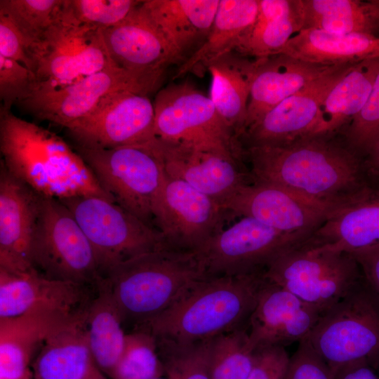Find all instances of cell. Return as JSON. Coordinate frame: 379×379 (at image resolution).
Returning <instances> with one entry per match:
<instances>
[{
  "label": "cell",
  "mask_w": 379,
  "mask_h": 379,
  "mask_svg": "<svg viewBox=\"0 0 379 379\" xmlns=\"http://www.w3.org/2000/svg\"><path fill=\"white\" fill-rule=\"evenodd\" d=\"M254 181L278 185L337 208L368 186L365 158L337 135L244 149Z\"/></svg>",
  "instance_id": "6da1fadb"
},
{
  "label": "cell",
  "mask_w": 379,
  "mask_h": 379,
  "mask_svg": "<svg viewBox=\"0 0 379 379\" xmlns=\"http://www.w3.org/2000/svg\"><path fill=\"white\" fill-rule=\"evenodd\" d=\"M0 151L9 173L41 196L58 200L98 196L114 201L60 136L1 108Z\"/></svg>",
  "instance_id": "7a4b0ae2"
},
{
  "label": "cell",
  "mask_w": 379,
  "mask_h": 379,
  "mask_svg": "<svg viewBox=\"0 0 379 379\" xmlns=\"http://www.w3.org/2000/svg\"><path fill=\"white\" fill-rule=\"evenodd\" d=\"M265 284L263 271L205 277L165 311L133 330L179 343L213 339L248 322Z\"/></svg>",
  "instance_id": "3957f363"
},
{
  "label": "cell",
  "mask_w": 379,
  "mask_h": 379,
  "mask_svg": "<svg viewBox=\"0 0 379 379\" xmlns=\"http://www.w3.org/2000/svg\"><path fill=\"white\" fill-rule=\"evenodd\" d=\"M205 277L197 252L168 247L131 258L102 275L124 326L133 329L165 311Z\"/></svg>",
  "instance_id": "277c9868"
},
{
  "label": "cell",
  "mask_w": 379,
  "mask_h": 379,
  "mask_svg": "<svg viewBox=\"0 0 379 379\" xmlns=\"http://www.w3.org/2000/svg\"><path fill=\"white\" fill-rule=\"evenodd\" d=\"M76 151L116 204L156 228L154 208L166 173L152 140L110 149L76 146Z\"/></svg>",
  "instance_id": "5b68a950"
},
{
  "label": "cell",
  "mask_w": 379,
  "mask_h": 379,
  "mask_svg": "<svg viewBox=\"0 0 379 379\" xmlns=\"http://www.w3.org/2000/svg\"><path fill=\"white\" fill-rule=\"evenodd\" d=\"M265 281L294 294L324 314L363 278L352 255L322 250L303 241L263 270Z\"/></svg>",
  "instance_id": "8992f818"
},
{
  "label": "cell",
  "mask_w": 379,
  "mask_h": 379,
  "mask_svg": "<svg viewBox=\"0 0 379 379\" xmlns=\"http://www.w3.org/2000/svg\"><path fill=\"white\" fill-rule=\"evenodd\" d=\"M361 286L322 314L306 337L337 374L379 357V307Z\"/></svg>",
  "instance_id": "52a82bcc"
},
{
  "label": "cell",
  "mask_w": 379,
  "mask_h": 379,
  "mask_svg": "<svg viewBox=\"0 0 379 379\" xmlns=\"http://www.w3.org/2000/svg\"><path fill=\"white\" fill-rule=\"evenodd\" d=\"M31 262L43 277L95 286L102 277L95 252L68 208L42 196Z\"/></svg>",
  "instance_id": "ba28073f"
},
{
  "label": "cell",
  "mask_w": 379,
  "mask_h": 379,
  "mask_svg": "<svg viewBox=\"0 0 379 379\" xmlns=\"http://www.w3.org/2000/svg\"><path fill=\"white\" fill-rule=\"evenodd\" d=\"M60 201L73 214L91 244L102 275L131 258L167 247L157 229L109 199L80 196Z\"/></svg>",
  "instance_id": "9c48e42d"
},
{
  "label": "cell",
  "mask_w": 379,
  "mask_h": 379,
  "mask_svg": "<svg viewBox=\"0 0 379 379\" xmlns=\"http://www.w3.org/2000/svg\"><path fill=\"white\" fill-rule=\"evenodd\" d=\"M31 56L35 83L51 86L67 85L117 66L107 51L102 29L74 22L62 8L32 46Z\"/></svg>",
  "instance_id": "30bf717a"
},
{
  "label": "cell",
  "mask_w": 379,
  "mask_h": 379,
  "mask_svg": "<svg viewBox=\"0 0 379 379\" xmlns=\"http://www.w3.org/2000/svg\"><path fill=\"white\" fill-rule=\"evenodd\" d=\"M154 138L170 143L227 149L244 160L239 140L218 114L210 96L188 81L161 89L153 102Z\"/></svg>",
  "instance_id": "8fae6325"
},
{
  "label": "cell",
  "mask_w": 379,
  "mask_h": 379,
  "mask_svg": "<svg viewBox=\"0 0 379 379\" xmlns=\"http://www.w3.org/2000/svg\"><path fill=\"white\" fill-rule=\"evenodd\" d=\"M162 77L114 66L67 85L35 83L29 95L18 104L39 119L66 128L89 114L107 95L119 91L147 95L159 86Z\"/></svg>",
  "instance_id": "7c38bea8"
},
{
  "label": "cell",
  "mask_w": 379,
  "mask_h": 379,
  "mask_svg": "<svg viewBox=\"0 0 379 379\" xmlns=\"http://www.w3.org/2000/svg\"><path fill=\"white\" fill-rule=\"evenodd\" d=\"M308 237L273 229L251 217L223 228L197 251L207 277L261 272Z\"/></svg>",
  "instance_id": "4fadbf2b"
},
{
  "label": "cell",
  "mask_w": 379,
  "mask_h": 379,
  "mask_svg": "<svg viewBox=\"0 0 379 379\" xmlns=\"http://www.w3.org/2000/svg\"><path fill=\"white\" fill-rule=\"evenodd\" d=\"M227 216L219 201L166 174L154 220L167 247L197 251L223 229Z\"/></svg>",
  "instance_id": "5bb4252c"
},
{
  "label": "cell",
  "mask_w": 379,
  "mask_h": 379,
  "mask_svg": "<svg viewBox=\"0 0 379 379\" xmlns=\"http://www.w3.org/2000/svg\"><path fill=\"white\" fill-rule=\"evenodd\" d=\"M154 105L147 95L132 91L112 93L86 117L67 126L76 146L110 149L144 145L154 139Z\"/></svg>",
  "instance_id": "9a60e30c"
},
{
  "label": "cell",
  "mask_w": 379,
  "mask_h": 379,
  "mask_svg": "<svg viewBox=\"0 0 379 379\" xmlns=\"http://www.w3.org/2000/svg\"><path fill=\"white\" fill-rule=\"evenodd\" d=\"M228 215L251 217L277 230L310 237L335 208L284 187L252 180L226 199Z\"/></svg>",
  "instance_id": "2e32d148"
},
{
  "label": "cell",
  "mask_w": 379,
  "mask_h": 379,
  "mask_svg": "<svg viewBox=\"0 0 379 379\" xmlns=\"http://www.w3.org/2000/svg\"><path fill=\"white\" fill-rule=\"evenodd\" d=\"M166 174L184 181L197 190L223 202L242 185L252 181L243 171V159L219 147L152 140Z\"/></svg>",
  "instance_id": "e0dca14e"
},
{
  "label": "cell",
  "mask_w": 379,
  "mask_h": 379,
  "mask_svg": "<svg viewBox=\"0 0 379 379\" xmlns=\"http://www.w3.org/2000/svg\"><path fill=\"white\" fill-rule=\"evenodd\" d=\"M353 65L335 66L266 112L240 136L242 148L279 145L310 136L322 102Z\"/></svg>",
  "instance_id": "ac0fdd59"
},
{
  "label": "cell",
  "mask_w": 379,
  "mask_h": 379,
  "mask_svg": "<svg viewBox=\"0 0 379 379\" xmlns=\"http://www.w3.org/2000/svg\"><path fill=\"white\" fill-rule=\"evenodd\" d=\"M95 291L96 286L50 279L36 270L0 268V319L35 312L76 317L85 312Z\"/></svg>",
  "instance_id": "d6986e66"
},
{
  "label": "cell",
  "mask_w": 379,
  "mask_h": 379,
  "mask_svg": "<svg viewBox=\"0 0 379 379\" xmlns=\"http://www.w3.org/2000/svg\"><path fill=\"white\" fill-rule=\"evenodd\" d=\"M41 197L0 162V268L18 272L35 270L31 246Z\"/></svg>",
  "instance_id": "ffe728a7"
},
{
  "label": "cell",
  "mask_w": 379,
  "mask_h": 379,
  "mask_svg": "<svg viewBox=\"0 0 379 379\" xmlns=\"http://www.w3.org/2000/svg\"><path fill=\"white\" fill-rule=\"evenodd\" d=\"M305 243L354 258L379 248V188L369 185L335 208Z\"/></svg>",
  "instance_id": "44dd1931"
},
{
  "label": "cell",
  "mask_w": 379,
  "mask_h": 379,
  "mask_svg": "<svg viewBox=\"0 0 379 379\" xmlns=\"http://www.w3.org/2000/svg\"><path fill=\"white\" fill-rule=\"evenodd\" d=\"M321 314L288 291L265 281L247 322L250 344L255 350L300 342L310 334Z\"/></svg>",
  "instance_id": "7402d4cb"
},
{
  "label": "cell",
  "mask_w": 379,
  "mask_h": 379,
  "mask_svg": "<svg viewBox=\"0 0 379 379\" xmlns=\"http://www.w3.org/2000/svg\"><path fill=\"white\" fill-rule=\"evenodd\" d=\"M141 3L122 21L102 30L104 41L117 67L163 76L168 66L178 61L141 8Z\"/></svg>",
  "instance_id": "603a6c76"
},
{
  "label": "cell",
  "mask_w": 379,
  "mask_h": 379,
  "mask_svg": "<svg viewBox=\"0 0 379 379\" xmlns=\"http://www.w3.org/2000/svg\"><path fill=\"white\" fill-rule=\"evenodd\" d=\"M335 66L312 63L284 53L255 59L244 132L281 101Z\"/></svg>",
  "instance_id": "cb8c5ba5"
},
{
  "label": "cell",
  "mask_w": 379,
  "mask_h": 379,
  "mask_svg": "<svg viewBox=\"0 0 379 379\" xmlns=\"http://www.w3.org/2000/svg\"><path fill=\"white\" fill-rule=\"evenodd\" d=\"M220 0H147L140 7L180 65L209 34Z\"/></svg>",
  "instance_id": "d4e9b609"
},
{
  "label": "cell",
  "mask_w": 379,
  "mask_h": 379,
  "mask_svg": "<svg viewBox=\"0 0 379 379\" xmlns=\"http://www.w3.org/2000/svg\"><path fill=\"white\" fill-rule=\"evenodd\" d=\"M84 313L46 339L31 365L33 379H107L90 350Z\"/></svg>",
  "instance_id": "484cf974"
},
{
  "label": "cell",
  "mask_w": 379,
  "mask_h": 379,
  "mask_svg": "<svg viewBox=\"0 0 379 379\" xmlns=\"http://www.w3.org/2000/svg\"><path fill=\"white\" fill-rule=\"evenodd\" d=\"M77 317L35 312L0 319V379L32 375V363L46 339Z\"/></svg>",
  "instance_id": "4316f807"
},
{
  "label": "cell",
  "mask_w": 379,
  "mask_h": 379,
  "mask_svg": "<svg viewBox=\"0 0 379 379\" xmlns=\"http://www.w3.org/2000/svg\"><path fill=\"white\" fill-rule=\"evenodd\" d=\"M379 73V58L352 65L322 102L310 136L337 135L365 105Z\"/></svg>",
  "instance_id": "83f0119b"
},
{
  "label": "cell",
  "mask_w": 379,
  "mask_h": 379,
  "mask_svg": "<svg viewBox=\"0 0 379 379\" xmlns=\"http://www.w3.org/2000/svg\"><path fill=\"white\" fill-rule=\"evenodd\" d=\"M280 53L328 66L355 64L379 58V37L305 29L295 34Z\"/></svg>",
  "instance_id": "f1b7e54d"
},
{
  "label": "cell",
  "mask_w": 379,
  "mask_h": 379,
  "mask_svg": "<svg viewBox=\"0 0 379 379\" xmlns=\"http://www.w3.org/2000/svg\"><path fill=\"white\" fill-rule=\"evenodd\" d=\"M257 11L258 0H220L208 35L180 65L175 78L189 73L203 76L211 62L234 52L240 39L254 22Z\"/></svg>",
  "instance_id": "f546056e"
},
{
  "label": "cell",
  "mask_w": 379,
  "mask_h": 379,
  "mask_svg": "<svg viewBox=\"0 0 379 379\" xmlns=\"http://www.w3.org/2000/svg\"><path fill=\"white\" fill-rule=\"evenodd\" d=\"M254 66V58L232 52L215 60L207 68L211 76L210 98L238 140L246 123Z\"/></svg>",
  "instance_id": "4dcf8cb0"
},
{
  "label": "cell",
  "mask_w": 379,
  "mask_h": 379,
  "mask_svg": "<svg viewBox=\"0 0 379 379\" xmlns=\"http://www.w3.org/2000/svg\"><path fill=\"white\" fill-rule=\"evenodd\" d=\"M302 29L300 0H258L255 19L234 52L254 59L279 54Z\"/></svg>",
  "instance_id": "1f68e13d"
},
{
  "label": "cell",
  "mask_w": 379,
  "mask_h": 379,
  "mask_svg": "<svg viewBox=\"0 0 379 379\" xmlns=\"http://www.w3.org/2000/svg\"><path fill=\"white\" fill-rule=\"evenodd\" d=\"M84 320L94 361L100 370L109 376L122 353L126 333L118 307L102 277Z\"/></svg>",
  "instance_id": "d6a6232c"
},
{
  "label": "cell",
  "mask_w": 379,
  "mask_h": 379,
  "mask_svg": "<svg viewBox=\"0 0 379 379\" xmlns=\"http://www.w3.org/2000/svg\"><path fill=\"white\" fill-rule=\"evenodd\" d=\"M302 29L379 37V0H300Z\"/></svg>",
  "instance_id": "836d02e7"
},
{
  "label": "cell",
  "mask_w": 379,
  "mask_h": 379,
  "mask_svg": "<svg viewBox=\"0 0 379 379\" xmlns=\"http://www.w3.org/2000/svg\"><path fill=\"white\" fill-rule=\"evenodd\" d=\"M254 352L244 327L213 338L209 357L211 378L246 379Z\"/></svg>",
  "instance_id": "e575fe53"
},
{
  "label": "cell",
  "mask_w": 379,
  "mask_h": 379,
  "mask_svg": "<svg viewBox=\"0 0 379 379\" xmlns=\"http://www.w3.org/2000/svg\"><path fill=\"white\" fill-rule=\"evenodd\" d=\"M165 375L156 338L140 330L126 333L121 357L112 370L111 379H152Z\"/></svg>",
  "instance_id": "d590c367"
},
{
  "label": "cell",
  "mask_w": 379,
  "mask_h": 379,
  "mask_svg": "<svg viewBox=\"0 0 379 379\" xmlns=\"http://www.w3.org/2000/svg\"><path fill=\"white\" fill-rule=\"evenodd\" d=\"M155 338L168 379H211L209 357L212 339L179 343Z\"/></svg>",
  "instance_id": "8d00e7d4"
},
{
  "label": "cell",
  "mask_w": 379,
  "mask_h": 379,
  "mask_svg": "<svg viewBox=\"0 0 379 379\" xmlns=\"http://www.w3.org/2000/svg\"><path fill=\"white\" fill-rule=\"evenodd\" d=\"M63 2L64 0H1L0 11L12 19L33 46L57 20Z\"/></svg>",
  "instance_id": "74e56055"
},
{
  "label": "cell",
  "mask_w": 379,
  "mask_h": 379,
  "mask_svg": "<svg viewBox=\"0 0 379 379\" xmlns=\"http://www.w3.org/2000/svg\"><path fill=\"white\" fill-rule=\"evenodd\" d=\"M141 2L137 0H64L62 11L79 24L104 30L122 21Z\"/></svg>",
  "instance_id": "f35d334b"
},
{
  "label": "cell",
  "mask_w": 379,
  "mask_h": 379,
  "mask_svg": "<svg viewBox=\"0 0 379 379\" xmlns=\"http://www.w3.org/2000/svg\"><path fill=\"white\" fill-rule=\"evenodd\" d=\"M343 135L364 157L379 135V73L365 105L345 127Z\"/></svg>",
  "instance_id": "ab89813d"
},
{
  "label": "cell",
  "mask_w": 379,
  "mask_h": 379,
  "mask_svg": "<svg viewBox=\"0 0 379 379\" xmlns=\"http://www.w3.org/2000/svg\"><path fill=\"white\" fill-rule=\"evenodd\" d=\"M36 82L34 73L21 63L0 55L1 109L11 110L31 93Z\"/></svg>",
  "instance_id": "60d3db41"
},
{
  "label": "cell",
  "mask_w": 379,
  "mask_h": 379,
  "mask_svg": "<svg viewBox=\"0 0 379 379\" xmlns=\"http://www.w3.org/2000/svg\"><path fill=\"white\" fill-rule=\"evenodd\" d=\"M337 376L305 338L289 359L284 379H337Z\"/></svg>",
  "instance_id": "b9f144b4"
},
{
  "label": "cell",
  "mask_w": 379,
  "mask_h": 379,
  "mask_svg": "<svg viewBox=\"0 0 379 379\" xmlns=\"http://www.w3.org/2000/svg\"><path fill=\"white\" fill-rule=\"evenodd\" d=\"M32 46L12 19L0 11V55L21 63L32 72Z\"/></svg>",
  "instance_id": "7bdbcfd3"
},
{
  "label": "cell",
  "mask_w": 379,
  "mask_h": 379,
  "mask_svg": "<svg viewBox=\"0 0 379 379\" xmlns=\"http://www.w3.org/2000/svg\"><path fill=\"white\" fill-rule=\"evenodd\" d=\"M289 359L284 346H267L256 349L246 379H284Z\"/></svg>",
  "instance_id": "ee69618b"
},
{
  "label": "cell",
  "mask_w": 379,
  "mask_h": 379,
  "mask_svg": "<svg viewBox=\"0 0 379 379\" xmlns=\"http://www.w3.org/2000/svg\"><path fill=\"white\" fill-rule=\"evenodd\" d=\"M354 258L361 267L364 279L379 296V248Z\"/></svg>",
  "instance_id": "f6af8a7d"
},
{
  "label": "cell",
  "mask_w": 379,
  "mask_h": 379,
  "mask_svg": "<svg viewBox=\"0 0 379 379\" xmlns=\"http://www.w3.org/2000/svg\"><path fill=\"white\" fill-rule=\"evenodd\" d=\"M337 379H379L370 365L358 364L340 371Z\"/></svg>",
  "instance_id": "bcb514c9"
},
{
  "label": "cell",
  "mask_w": 379,
  "mask_h": 379,
  "mask_svg": "<svg viewBox=\"0 0 379 379\" xmlns=\"http://www.w3.org/2000/svg\"><path fill=\"white\" fill-rule=\"evenodd\" d=\"M364 158L370 172L379 177V135L367 150Z\"/></svg>",
  "instance_id": "7dc6e473"
},
{
  "label": "cell",
  "mask_w": 379,
  "mask_h": 379,
  "mask_svg": "<svg viewBox=\"0 0 379 379\" xmlns=\"http://www.w3.org/2000/svg\"><path fill=\"white\" fill-rule=\"evenodd\" d=\"M17 379H33V375H29V376H27V377H25V378H17Z\"/></svg>",
  "instance_id": "c3c4849f"
},
{
  "label": "cell",
  "mask_w": 379,
  "mask_h": 379,
  "mask_svg": "<svg viewBox=\"0 0 379 379\" xmlns=\"http://www.w3.org/2000/svg\"><path fill=\"white\" fill-rule=\"evenodd\" d=\"M152 379H168V378H164L161 377V378H152Z\"/></svg>",
  "instance_id": "681fc988"
}]
</instances>
